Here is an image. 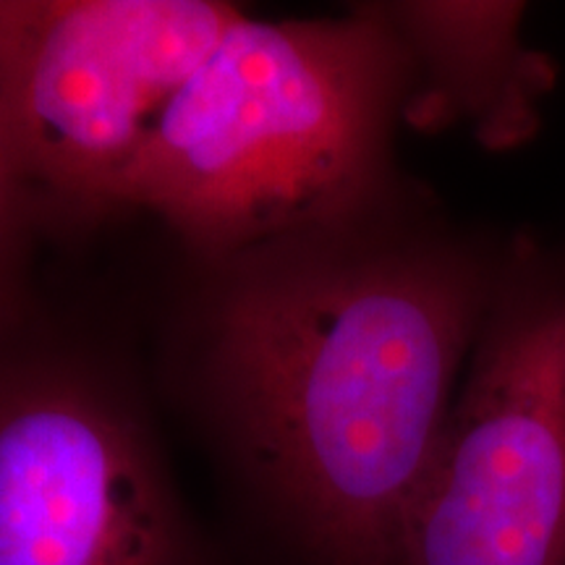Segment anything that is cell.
Here are the masks:
<instances>
[{"mask_svg": "<svg viewBox=\"0 0 565 565\" xmlns=\"http://www.w3.org/2000/svg\"><path fill=\"white\" fill-rule=\"evenodd\" d=\"M505 254L401 192L202 259L186 385L223 463L307 565H395Z\"/></svg>", "mask_w": 565, "mask_h": 565, "instance_id": "cell-1", "label": "cell"}, {"mask_svg": "<svg viewBox=\"0 0 565 565\" xmlns=\"http://www.w3.org/2000/svg\"><path fill=\"white\" fill-rule=\"evenodd\" d=\"M414 68L385 3L338 19L242 13L160 113L116 194L200 259L335 225L401 189Z\"/></svg>", "mask_w": 565, "mask_h": 565, "instance_id": "cell-2", "label": "cell"}, {"mask_svg": "<svg viewBox=\"0 0 565 565\" xmlns=\"http://www.w3.org/2000/svg\"><path fill=\"white\" fill-rule=\"evenodd\" d=\"M395 565H565V242H508Z\"/></svg>", "mask_w": 565, "mask_h": 565, "instance_id": "cell-3", "label": "cell"}, {"mask_svg": "<svg viewBox=\"0 0 565 565\" xmlns=\"http://www.w3.org/2000/svg\"><path fill=\"white\" fill-rule=\"evenodd\" d=\"M242 13L221 0H0V131L32 215H116L162 108Z\"/></svg>", "mask_w": 565, "mask_h": 565, "instance_id": "cell-4", "label": "cell"}, {"mask_svg": "<svg viewBox=\"0 0 565 565\" xmlns=\"http://www.w3.org/2000/svg\"><path fill=\"white\" fill-rule=\"evenodd\" d=\"M0 330V565H215L137 393Z\"/></svg>", "mask_w": 565, "mask_h": 565, "instance_id": "cell-5", "label": "cell"}, {"mask_svg": "<svg viewBox=\"0 0 565 565\" xmlns=\"http://www.w3.org/2000/svg\"><path fill=\"white\" fill-rule=\"evenodd\" d=\"M412 55L404 121L443 129L469 121L482 145L508 150L536 129L555 68L524 45L521 3H385Z\"/></svg>", "mask_w": 565, "mask_h": 565, "instance_id": "cell-6", "label": "cell"}, {"mask_svg": "<svg viewBox=\"0 0 565 565\" xmlns=\"http://www.w3.org/2000/svg\"><path fill=\"white\" fill-rule=\"evenodd\" d=\"M32 212L13 171L11 154L0 131V330L13 322V270L19 263V244Z\"/></svg>", "mask_w": 565, "mask_h": 565, "instance_id": "cell-7", "label": "cell"}]
</instances>
